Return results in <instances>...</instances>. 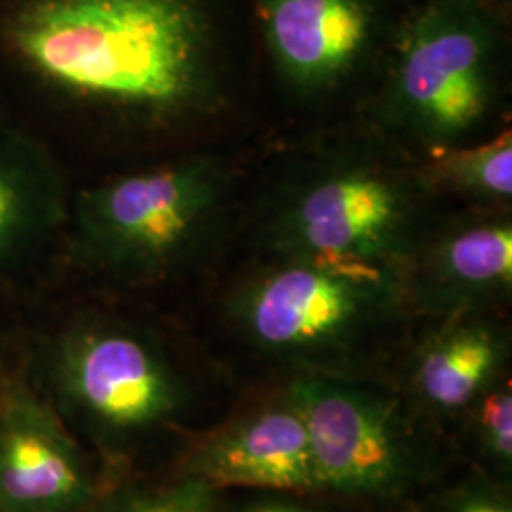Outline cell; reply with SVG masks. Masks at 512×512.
Listing matches in <instances>:
<instances>
[{
  "mask_svg": "<svg viewBox=\"0 0 512 512\" xmlns=\"http://www.w3.org/2000/svg\"><path fill=\"white\" fill-rule=\"evenodd\" d=\"M420 175L366 156H330L294 177L268 222L275 256L401 268L423 239Z\"/></svg>",
  "mask_w": 512,
  "mask_h": 512,
  "instance_id": "4",
  "label": "cell"
},
{
  "mask_svg": "<svg viewBox=\"0 0 512 512\" xmlns=\"http://www.w3.org/2000/svg\"><path fill=\"white\" fill-rule=\"evenodd\" d=\"M27 198L16 171L0 160V258L16 247L25 222H27Z\"/></svg>",
  "mask_w": 512,
  "mask_h": 512,
  "instance_id": "16",
  "label": "cell"
},
{
  "mask_svg": "<svg viewBox=\"0 0 512 512\" xmlns=\"http://www.w3.org/2000/svg\"><path fill=\"white\" fill-rule=\"evenodd\" d=\"M469 431L475 440L476 452L499 475L512 469V389L509 378H501L471 404Z\"/></svg>",
  "mask_w": 512,
  "mask_h": 512,
  "instance_id": "15",
  "label": "cell"
},
{
  "mask_svg": "<svg viewBox=\"0 0 512 512\" xmlns=\"http://www.w3.org/2000/svg\"><path fill=\"white\" fill-rule=\"evenodd\" d=\"M63 410L107 454L124 456L181 418L183 376L139 330L88 323L61 338L52 365Z\"/></svg>",
  "mask_w": 512,
  "mask_h": 512,
  "instance_id": "6",
  "label": "cell"
},
{
  "mask_svg": "<svg viewBox=\"0 0 512 512\" xmlns=\"http://www.w3.org/2000/svg\"><path fill=\"white\" fill-rule=\"evenodd\" d=\"M509 349L505 329L480 311L450 315L416 351L410 393L433 414L465 412L505 378Z\"/></svg>",
  "mask_w": 512,
  "mask_h": 512,
  "instance_id": "12",
  "label": "cell"
},
{
  "mask_svg": "<svg viewBox=\"0 0 512 512\" xmlns=\"http://www.w3.org/2000/svg\"><path fill=\"white\" fill-rule=\"evenodd\" d=\"M446 512H512V507L505 494L490 488H465L450 495Z\"/></svg>",
  "mask_w": 512,
  "mask_h": 512,
  "instance_id": "17",
  "label": "cell"
},
{
  "mask_svg": "<svg viewBox=\"0 0 512 512\" xmlns=\"http://www.w3.org/2000/svg\"><path fill=\"white\" fill-rule=\"evenodd\" d=\"M97 482L52 404L0 385V512H88Z\"/></svg>",
  "mask_w": 512,
  "mask_h": 512,
  "instance_id": "8",
  "label": "cell"
},
{
  "mask_svg": "<svg viewBox=\"0 0 512 512\" xmlns=\"http://www.w3.org/2000/svg\"><path fill=\"white\" fill-rule=\"evenodd\" d=\"M243 512H311L293 503H258Z\"/></svg>",
  "mask_w": 512,
  "mask_h": 512,
  "instance_id": "18",
  "label": "cell"
},
{
  "mask_svg": "<svg viewBox=\"0 0 512 512\" xmlns=\"http://www.w3.org/2000/svg\"><path fill=\"white\" fill-rule=\"evenodd\" d=\"M10 38L46 82L133 122H196L228 99L222 0H25Z\"/></svg>",
  "mask_w": 512,
  "mask_h": 512,
  "instance_id": "1",
  "label": "cell"
},
{
  "mask_svg": "<svg viewBox=\"0 0 512 512\" xmlns=\"http://www.w3.org/2000/svg\"><path fill=\"white\" fill-rule=\"evenodd\" d=\"M408 302L444 317L482 311L512 291V222L490 217L421 243L406 272Z\"/></svg>",
  "mask_w": 512,
  "mask_h": 512,
  "instance_id": "11",
  "label": "cell"
},
{
  "mask_svg": "<svg viewBox=\"0 0 512 512\" xmlns=\"http://www.w3.org/2000/svg\"><path fill=\"white\" fill-rule=\"evenodd\" d=\"M228 194L230 175L215 156L114 179L82 198V243L92 260L114 274H167L215 230Z\"/></svg>",
  "mask_w": 512,
  "mask_h": 512,
  "instance_id": "5",
  "label": "cell"
},
{
  "mask_svg": "<svg viewBox=\"0 0 512 512\" xmlns=\"http://www.w3.org/2000/svg\"><path fill=\"white\" fill-rule=\"evenodd\" d=\"M258 14L277 76L304 97L351 80L382 27L378 0H258Z\"/></svg>",
  "mask_w": 512,
  "mask_h": 512,
  "instance_id": "9",
  "label": "cell"
},
{
  "mask_svg": "<svg viewBox=\"0 0 512 512\" xmlns=\"http://www.w3.org/2000/svg\"><path fill=\"white\" fill-rule=\"evenodd\" d=\"M181 475L194 476L215 490L323 492L306 423L287 395L203 437L190 452Z\"/></svg>",
  "mask_w": 512,
  "mask_h": 512,
  "instance_id": "10",
  "label": "cell"
},
{
  "mask_svg": "<svg viewBox=\"0 0 512 512\" xmlns=\"http://www.w3.org/2000/svg\"><path fill=\"white\" fill-rule=\"evenodd\" d=\"M217 492L194 476L181 475L160 486L99 497L88 512H220Z\"/></svg>",
  "mask_w": 512,
  "mask_h": 512,
  "instance_id": "14",
  "label": "cell"
},
{
  "mask_svg": "<svg viewBox=\"0 0 512 512\" xmlns=\"http://www.w3.org/2000/svg\"><path fill=\"white\" fill-rule=\"evenodd\" d=\"M418 175L427 190H444L469 202H511V131L476 145L431 150Z\"/></svg>",
  "mask_w": 512,
  "mask_h": 512,
  "instance_id": "13",
  "label": "cell"
},
{
  "mask_svg": "<svg viewBox=\"0 0 512 512\" xmlns=\"http://www.w3.org/2000/svg\"><path fill=\"white\" fill-rule=\"evenodd\" d=\"M285 395L306 423L323 492L395 497L431 473L429 442L399 399L330 374H306Z\"/></svg>",
  "mask_w": 512,
  "mask_h": 512,
  "instance_id": "7",
  "label": "cell"
},
{
  "mask_svg": "<svg viewBox=\"0 0 512 512\" xmlns=\"http://www.w3.org/2000/svg\"><path fill=\"white\" fill-rule=\"evenodd\" d=\"M501 59L480 0H429L404 29L387 76L385 124L425 152L471 143L501 103Z\"/></svg>",
  "mask_w": 512,
  "mask_h": 512,
  "instance_id": "3",
  "label": "cell"
},
{
  "mask_svg": "<svg viewBox=\"0 0 512 512\" xmlns=\"http://www.w3.org/2000/svg\"><path fill=\"white\" fill-rule=\"evenodd\" d=\"M406 302L401 268L275 256L234 293L230 315L258 351L338 376Z\"/></svg>",
  "mask_w": 512,
  "mask_h": 512,
  "instance_id": "2",
  "label": "cell"
}]
</instances>
